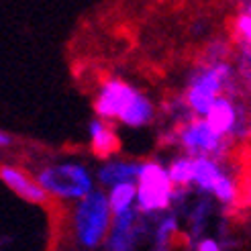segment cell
I'll return each mask as SVG.
<instances>
[{"label":"cell","instance_id":"obj_1","mask_svg":"<svg viewBox=\"0 0 251 251\" xmlns=\"http://www.w3.org/2000/svg\"><path fill=\"white\" fill-rule=\"evenodd\" d=\"M72 237L84 251H96L104 247L112 229V210L106 190L96 188L86 198L78 200L70 212Z\"/></svg>","mask_w":251,"mask_h":251},{"label":"cell","instance_id":"obj_2","mask_svg":"<svg viewBox=\"0 0 251 251\" xmlns=\"http://www.w3.org/2000/svg\"><path fill=\"white\" fill-rule=\"evenodd\" d=\"M37 182L49 194V198L61 200V202L76 204L78 200L86 198L94 188L96 174L88 170L82 161H55V164H47L35 174Z\"/></svg>","mask_w":251,"mask_h":251},{"label":"cell","instance_id":"obj_3","mask_svg":"<svg viewBox=\"0 0 251 251\" xmlns=\"http://www.w3.org/2000/svg\"><path fill=\"white\" fill-rule=\"evenodd\" d=\"M137 208L141 215H153L164 212L172 206L178 188L174 186L168 166L159 164L155 159L141 161L139 174H137Z\"/></svg>","mask_w":251,"mask_h":251},{"label":"cell","instance_id":"obj_4","mask_svg":"<svg viewBox=\"0 0 251 251\" xmlns=\"http://www.w3.org/2000/svg\"><path fill=\"white\" fill-rule=\"evenodd\" d=\"M231 78V68L223 61H212V64L198 70L186 90V106L196 119H204L212 104L223 96V90Z\"/></svg>","mask_w":251,"mask_h":251},{"label":"cell","instance_id":"obj_5","mask_svg":"<svg viewBox=\"0 0 251 251\" xmlns=\"http://www.w3.org/2000/svg\"><path fill=\"white\" fill-rule=\"evenodd\" d=\"M137 94H139V90L129 82L121 78H108L98 86L94 98V115L108 123H119L123 112L129 108Z\"/></svg>","mask_w":251,"mask_h":251},{"label":"cell","instance_id":"obj_6","mask_svg":"<svg viewBox=\"0 0 251 251\" xmlns=\"http://www.w3.org/2000/svg\"><path fill=\"white\" fill-rule=\"evenodd\" d=\"M178 143L186 151V155L215 157L225 149V137H221L212 131L210 125L204 119L194 117L192 121L182 125V129L178 131Z\"/></svg>","mask_w":251,"mask_h":251},{"label":"cell","instance_id":"obj_7","mask_svg":"<svg viewBox=\"0 0 251 251\" xmlns=\"http://www.w3.org/2000/svg\"><path fill=\"white\" fill-rule=\"evenodd\" d=\"M0 182L27 204L45 206L49 202V194L41 188L35 176H31L29 172H25L15 164H0Z\"/></svg>","mask_w":251,"mask_h":251},{"label":"cell","instance_id":"obj_8","mask_svg":"<svg viewBox=\"0 0 251 251\" xmlns=\"http://www.w3.org/2000/svg\"><path fill=\"white\" fill-rule=\"evenodd\" d=\"M88 143H90L92 153L102 161L115 157V153L119 151V135L112 123L94 117L88 125Z\"/></svg>","mask_w":251,"mask_h":251},{"label":"cell","instance_id":"obj_9","mask_svg":"<svg viewBox=\"0 0 251 251\" xmlns=\"http://www.w3.org/2000/svg\"><path fill=\"white\" fill-rule=\"evenodd\" d=\"M139 168H141V161L110 157L102 161V166L96 170V182L100 184L102 190H108V188L123 184V182H135Z\"/></svg>","mask_w":251,"mask_h":251},{"label":"cell","instance_id":"obj_10","mask_svg":"<svg viewBox=\"0 0 251 251\" xmlns=\"http://www.w3.org/2000/svg\"><path fill=\"white\" fill-rule=\"evenodd\" d=\"M204 121L210 125V129L221 137H229L231 133H235V129H237V108L231 102V98L221 96L217 102L212 104V108L208 110Z\"/></svg>","mask_w":251,"mask_h":251},{"label":"cell","instance_id":"obj_11","mask_svg":"<svg viewBox=\"0 0 251 251\" xmlns=\"http://www.w3.org/2000/svg\"><path fill=\"white\" fill-rule=\"evenodd\" d=\"M153 117H155L153 102L143 92H139L135 96L133 102L129 104V108L123 112L119 123L125 125V127H129V129H141V127H147V125L153 121Z\"/></svg>","mask_w":251,"mask_h":251},{"label":"cell","instance_id":"obj_12","mask_svg":"<svg viewBox=\"0 0 251 251\" xmlns=\"http://www.w3.org/2000/svg\"><path fill=\"white\" fill-rule=\"evenodd\" d=\"M225 172L221 170L219 161L215 157H208V155H200V157H194V184L198 190L202 192H210L215 190L217 182L221 180V176Z\"/></svg>","mask_w":251,"mask_h":251},{"label":"cell","instance_id":"obj_13","mask_svg":"<svg viewBox=\"0 0 251 251\" xmlns=\"http://www.w3.org/2000/svg\"><path fill=\"white\" fill-rule=\"evenodd\" d=\"M108 204L112 210V217L125 215L129 210L137 208V184L135 182H123L106 190Z\"/></svg>","mask_w":251,"mask_h":251},{"label":"cell","instance_id":"obj_14","mask_svg":"<svg viewBox=\"0 0 251 251\" xmlns=\"http://www.w3.org/2000/svg\"><path fill=\"white\" fill-rule=\"evenodd\" d=\"M168 174L176 188H188L194 184V157L178 155L168 164Z\"/></svg>","mask_w":251,"mask_h":251},{"label":"cell","instance_id":"obj_15","mask_svg":"<svg viewBox=\"0 0 251 251\" xmlns=\"http://www.w3.org/2000/svg\"><path fill=\"white\" fill-rule=\"evenodd\" d=\"M212 194H215V198L223 204H235L237 202V184H235V180L231 178V176L223 174L221 180L215 186V190H212Z\"/></svg>","mask_w":251,"mask_h":251},{"label":"cell","instance_id":"obj_16","mask_svg":"<svg viewBox=\"0 0 251 251\" xmlns=\"http://www.w3.org/2000/svg\"><path fill=\"white\" fill-rule=\"evenodd\" d=\"M235 33L243 45L251 47V15H247L245 10L235 19Z\"/></svg>","mask_w":251,"mask_h":251},{"label":"cell","instance_id":"obj_17","mask_svg":"<svg viewBox=\"0 0 251 251\" xmlns=\"http://www.w3.org/2000/svg\"><path fill=\"white\" fill-rule=\"evenodd\" d=\"M196 251H223V247H221V243H219L217 239L204 237V239H200V241H198Z\"/></svg>","mask_w":251,"mask_h":251},{"label":"cell","instance_id":"obj_18","mask_svg":"<svg viewBox=\"0 0 251 251\" xmlns=\"http://www.w3.org/2000/svg\"><path fill=\"white\" fill-rule=\"evenodd\" d=\"M12 143V139H10V135H6L4 131H0V149H4V147H8Z\"/></svg>","mask_w":251,"mask_h":251},{"label":"cell","instance_id":"obj_19","mask_svg":"<svg viewBox=\"0 0 251 251\" xmlns=\"http://www.w3.org/2000/svg\"><path fill=\"white\" fill-rule=\"evenodd\" d=\"M245 12H247V15H251V0H249V2L245 4Z\"/></svg>","mask_w":251,"mask_h":251}]
</instances>
